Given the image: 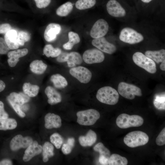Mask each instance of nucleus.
Listing matches in <instances>:
<instances>
[{"mask_svg": "<svg viewBox=\"0 0 165 165\" xmlns=\"http://www.w3.org/2000/svg\"><path fill=\"white\" fill-rule=\"evenodd\" d=\"M132 59L135 64L148 72L151 74L156 72V68L155 62L142 53H135L133 56Z\"/></svg>", "mask_w": 165, "mask_h": 165, "instance_id": "obj_5", "label": "nucleus"}, {"mask_svg": "<svg viewBox=\"0 0 165 165\" xmlns=\"http://www.w3.org/2000/svg\"><path fill=\"white\" fill-rule=\"evenodd\" d=\"M94 149L95 151L98 152L100 156H105L108 159H109L110 156V151L101 142L98 143L95 145L94 147Z\"/></svg>", "mask_w": 165, "mask_h": 165, "instance_id": "obj_35", "label": "nucleus"}, {"mask_svg": "<svg viewBox=\"0 0 165 165\" xmlns=\"http://www.w3.org/2000/svg\"><path fill=\"white\" fill-rule=\"evenodd\" d=\"M92 44L101 51L109 54H113L116 50V46L108 42L104 37L94 38Z\"/></svg>", "mask_w": 165, "mask_h": 165, "instance_id": "obj_12", "label": "nucleus"}, {"mask_svg": "<svg viewBox=\"0 0 165 165\" xmlns=\"http://www.w3.org/2000/svg\"><path fill=\"white\" fill-rule=\"evenodd\" d=\"M96 97L97 99L102 103L114 105L118 102L119 95L116 90L111 87L106 86L98 90Z\"/></svg>", "mask_w": 165, "mask_h": 165, "instance_id": "obj_1", "label": "nucleus"}, {"mask_svg": "<svg viewBox=\"0 0 165 165\" xmlns=\"http://www.w3.org/2000/svg\"><path fill=\"white\" fill-rule=\"evenodd\" d=\"M96 3V0H78L75 3V6L78 9L84 10L92 7Z\"/></svg>", "mask_w": 165, "mask_h": 165, "instance_id": "obj_33", "label": "nucleus"}, {"mask_svg": "<svg viewBox=\"0 0 165 165\" xmlns=\"http://www.w3.org/2000/svg\"><path fill=\"white\" fill-rule=\"evenodd\" d=\"M13 164L12 161L8 159H3L0 160V165H11Z\"/></svg>", "mask_w": 165, "mask_h": 165, "instance_id": "obj_47", "label": "nucleus"}, {"mask_svg": "<svg viewBox=\"0 0 165 165\" xmlns=\"http://www.w3.org/2000/svg\"><path fill=\"white\" fill-rule=\"evenodd\" d=\"M116 122L119 127L125 129L140 126L143 123L144 119L138 115H130L123 113L117 117Z\"/></svg>", "mask_w": 165, "mask_h": 165, "instance_id": "obj_3", "label": "nucleus"}, {"mask_svg": "<svg viewBox=\"0 0 165 165\" xmlns=\"http://www.w3.org/2000/svg\"><path fill=\"white\" fill-rule=\"evenodd\" d=\"M75 140L74 138H69L68 139L67 143L73 147L75 145Z\"/></svg>", "mask_w": 165, "mask_h": 165, "instance_id": "obj_48", "label": "nucleus"}, {"mask_svg": "<svg viewBox=\"0 0 165 165\" xmlns=\"http://www.w3.org/2000/svg\"><path fill=\"white\" fill-rule=\"evenodd\" d=\"M6 87V84L2 80H0V92L3 91Z\"/></svg>", "mask_w": 165, "mask_h": 165, "instance_id": "obj_50", "label": "nucleus"}, {"mask_svg": "<svg viewBox=\"0 0 165 165\" xmlns=\"http://www.w3.org/2000/svg\"><path fill=\"white\" fill-rule=\"evenodd\" d=\"M9 49L5 39L2 37H0V54H6L7 53Z\"/></svg>", "mask_w": 165, "mask_h": 165, "instance_id": "obj_40", "label": "nucleus"}, {"mask_svg": "<svg viewBox=\"0 0 165 165\" xmlns=\"http://www.w3.org/2000/svg\"><path fill=\"white\" fill-rule=\"evenodd\" d=\"M77 122L80 125L90 126L94 125L100 117V114L97 110L90 109L77 112Z\"/></svg>", "mask_w": 165, "mask_h": 165, "instance_id": "obj_4", "label": "nucleus"}, {"mask_svg": "<svg viewBox=\"0 0 165 165\" xmlns=\"http://www.w3.org/2000/svg\"><path fill=\"white\" fill-rule=\"evenodd\" d=\"M42 150L43 161L46 162L48 161L49 158L53 156L54 147L49 142H46L43 145Z\"/></svg>", "mask_w": 165, "mask_h": 165, "instance_id": "obj_29", "label": "nucleus"}, {"mask_svg": "<svg viewBox=\"0 0 165 165\" xmlns=\"http://www.w3.org/2000/svg\"><path fill=\"white\" fill-rule=\"evenodd\" d=\"M39 89L38 86L32 85L29 82L24 83L23 86V90L24 93L29 97H33L38 94Z\"/></svg>", "mask_w": 165, "mask_h": 165, "instance_id": "obj_28", "label": "nucleus"}, {"mask_svg": "<svg viewBox=\"0 0 165 165\" xmlns=\"http://www.w3.org/2000/svg\"><path fill=\"white\" fill-rule=\"evenodd\" d=\"M37 7L39 8H45L50 3L51 0H34Z\"/></svg>", "mask_w": 165, "mask_h": 165, "instance_id": "obj_41", "label": "nucleus"}, {"mask_svg": "<svg viewBox=\"0 0 165 165\" xmlns=\"http://www.w3.org/2000/svg\"><path fill=\"white\" fill-rule=\"evenodd\" d=\"M123 141L128 147L134 148L146 144L149 141V137L144 132L135 131L127 134L124 137Z\"/></svg>", "mask_w": 165, "mask_h": 165, "instance_id": "obj_2", "label": "nucleus"}, {"mask_svg": "<svg viewBox=\"0 0 165 165\" xmlns=\"http://www.w3.org/2000/svg\"><path fill=\"white\" fill-rule=\"evenodd\" d=\"M73 148L70 145L67 143L63 144L61 150L64 154L68 155L71 152Z\"/></svg>", "mask_w": 165, "mask_h": 165, "instance_id": "obj_45", "label": "nucleus"}, {"mask_svg": "<svg viewBox=\"0 0 165 165\" xmlns=\"http://www.w3.org/2000/svg\"><path fill=\"white\" fill-rule=\"evenodd\" d=\"M8 102L19 116L22 118L24 117L25 116V114L24 112L21 110L20 105L10 101Z\"/></svg>", "mask_w": 165, "mask_h": 165, "instance_id": "obj_39", "label": "nucleus"}, {"mask_svg": "<svg viewBox=\"0 0 165 165\" xmlns=\"http://www.w3.org/2000/svg\"><path fill=\"white\" fill-rule=\"evenodd\" d=\"M160 66V69L162 71H165V60H164L161 62Z\"/></svg>", "mask_w": 165, "mask_h": 165, "instance_id": "obj_51", "label": "nucleus"}, {"mask_svg": "<svg viewBox=\"0 0 165 165\" xmlns=\"http://www.w3.org/2000/svg\"><path fill=\"white\" fill-rule=\"evenodd\" d=\"M8 101H10L19 105L20 106L28 102L30 97L24 93H17L13 92L7 97Z\"/></svg>", "mask_w": 165, "mask_h": 165, "instance_id": "obj_19", "label": "nucleus"}, {"mask_svg": "<svg viewBox=\"0 0 165 165\" xmlns=\"http://www.w3.org/2000/svg\"><path fill=\"white\" fill-rule=\"evenodd\" d=\"M9 115L4 108V105L2 101H0V119L8 118Z\"/></svg>", "mask_w": 165, "mask_h": 165, "instance_id": "obj_42", "label": "nucleus"}, {"mask_svg": "<svg viewBox=\"0 0 165 165\" xmlns=\"http://www.w3.org/2000/svg\"><path fill=\"white\" fill-rule=\"evenodd\" d=\"M50 80L54 86L58 89L65 88L68 85V82L65 78L59 74H54L50 77Z\"/></svg>", "mask_w": 165, "mask_h": 165, "instance_id": "obj_24", "label": "nucleus"}, {"mask_svg": "<svg viewBox=\"0 0 165 165\" xmlns=\"http://www.w3.org/2000/svg\"><path fill=\"white\" fill-rule=\"evenodd\" d=\"M45 127L47 129L59 128L61 126V119L60 117L54 113H48L45 116Z\"/></svg>", "mask_w": 165, "mask_h": 165, "instance_id": "obj_17", "label": "nucleus"}, {"mask_svg": "<svg viewBox=\"0 0 165 165\" xmlns=\"http://www.w3.org/2000/svg\"><path fill=\"white\" fill-rule=\"evenodd\" d=\"M118 91L122 97L130 100L134 99L135 96H141L142 95L141 90L139 87L124 82L119 83Z\"/></svg>", "mask_w": 165, "mask_h": 165, "instance_id": "obj_6", "label": "nucleus"}, {"mask_svg": "<svg viewBox=\"0 0 165 165\" xmlns=\"http://www.w3.org/2000/svg\"><path fill=\"white\" fill-rule=\"evenodd\" d=\"M11 27L9 24L5 23L0 24V34H6L11 30Z\"/></svg>", "mask_w": 165, "mask_h": 165, "instance_id": "obj_44", "label": "nucleus"}, {"mask_svg": "<svg viewBox=\"0 0 165 165\" xmlns=\"http://www.w3.org/2000/svg\"><path fill=\"white\" fill-rule=\"evenodd\" d=\"M17 33L13 30H10L5 34L4 39L9 49L15 50L18 49L19 46L17 42Z\"/></svg>", "mask_w": 165, "mask_h": 165, "instance_id": "obj_21", "label": "nucleus"}, {"mask_svg": "<svg viewBox=\"0 0 165 165\" xmlns=\"http://www.w3.org/2000/svg\"><path fill=\"white\" fill-rule=\"evenodd\" d=\"M73 5L70 2H67L59 6L57 9L56 14L61 16L68 15L72 10Z\"/></svg>", "mask_w": 165, "mask_h": 165, "instance_id": "obj_31", "label": "nucleus"}, {"mask_svg": "<svg viewBox=\"0 0 165 165\" xmlns=\"http://www.w3.org/2000/svg\"><path fill=\"white\" fill-rule=\"evenodd\" d=\"M30 35L28 32L21 31L17 33V42L19 46H24L25 42L29 41L30 39Z\"/></svg>", "mask_w": 165, "mask_h": 165, "instance_id": "obj_36", "label": "nucleus"}, {"mask_svg": "<svg viewBox=\"0 0 165 165\" xmlns=\"http://www.w3.org/2000/svg\"><path fill=\"white\" fill-rule=\"evenodd\" d=\"M47 66L42 60H35L30 64V68L31 71L34 73L40 75L43 74L46 71Z\"/></svg>", "mask_w": 165, "mask_h": 165, "instance_id": "obj_23", "label": "nucleus"}, {"mask_svg": "<svg viewBox=\"0 0 165 165\" xmlns=\"http://www.w3.org/2000/svg\"><path fill=\"white\" fill-rule=\"evenodd\" d=\"M97 136L95 132L90 130L85 136H81L79 138L80 145L83 147L90 146L96 141Z\"/></svg>", "mask_w": 165, "mask_h": 165, "instance_id": "obj_20", "label": "nucleus"}, {"mask_svg": "<svg viewBox=\"0 0 165 165\" xmlns=\"http://www.w3.org/2000/svg\"><path fill=\"white\" fill-rule=\"evenodd\" d=\"M156 142L159 146H162L165 144V128H164L157 137Z\"/></svg>", "mask_w": 165, "mask_h": 165, "instance_id": "obj_38", "label": "nucleus"}, {"mask_svg": "<svg viewBox=\"0 0 165 165\" xmlns=\"http://www.w3.org/2000/svg\"><path fill=\"white\" fill-rule=\"evenodd\" d=\"M153 104L155 107L158 109L165 110V93L156 95L153 101Z\"/></svg>", "mask_w": 165, "mask_h": 165, "instance_id": "obj_34", "label": "nucleus"}, {"mask_svg": "<svg viewBox=\"0 0 165 165\" xmlns=\"http://www.w3.org/2000/svg\"><path fill=\"white\" fill-rule=\"evenodd\" d=\"M42 150V146L39 145L37 141H33L25 150L23 160L25 162L29 161L34 156L40 153Z\"/></svg>", "mask_w": 165, "mask_h": 165, "instance_id": "obj_14", "label": "nucleus"}, {"mask_svg": "<svg viewBox=\"0 0 165 165\" xmlns=\"http://www.w3.org/2000/svg\"><path fill=\"white\" fill-rule=\"evenodd\" d=\"M70 74L80 82L87 83L90 80L92 74L90 71L85 67L79 66L71 68Z\"/></svg>", "mask_w": 165, "mask_h": 165, "instance_id": "obj_8", "label": "nucleus"}, {"mask_svg": "<svg viewBox=\"0 0 165 165\" xmlns=\"http://www.w3.org/2000/svg\"><path fill=\"white\" fill-rule=\"evenodd\" d=\"M69 41L63 45L64 48L67 50H70L74 46L78 43L80 41L79 35L73 31H70L68 33Z\"/></svg>", "mask_w": 165, "mask_h": 165, "instance_id": "obj_27", "label": "nucleus"}, {"mask_svg": "<svg viewBox=\"0 0 165 165\" xmlns=\"http://www.w3.org/2000/svg\"><path fill=\"white\" fill-rule=\"evenodd\" d=\"M20 108L21 110L23 112H26L29 109V106L27 104H24L20 106Z\"/></svg>", "mask_w": 165, "mask_h": 165, "instance_id": "obj_49", "label": "nucleus"}, {"mask_svg": "<svg viewBox=\"0 0 165 165\" xmlns=\"http://www.w3.org/2000/svg\"><path fill=\"white\" fill-rule=\"evenodd\" d=\"M105 58L104 53L97 49L86 50L83 53L82 56L84 61L89 64L101 63L104 61Z\"/></svg>", "mask_w": 165, "mask_h": 165, "instance_id": "obj_9", "label": "nucleus"}, {"mask_svg": "<svg viewBox=\"0 0 165 165\" xmlns=\"http://www.w3.org/2000/svg\"><path fill=\"white\" fill-rule=\"evenodd\" d=\"M108 28V24L106 20L99 19L93 25L90 31V35L94 39L104 37L107 33Z\"/></svg>", "mask_w": 165, "mask_h": 165, "instance_id": "obj_10", "label": "nucleus"}, {"mask_svg": "<svg viewBox=\"0 0 165 165\" xmlns=\"http://www.w3.org/2000/svg\"><path fill=\"white\" fill-rule=\"evenodd\" d=\"M61 50L59 48H54L50 44L46 45L44 48L43 52L47 57H57L61 52Z\"/></svg>", "mask_w": 165, "mask_h": 165, "instance_id": "obj_32", "label": "nucleus"}, {"mask_svg": "<svg viewBox=\"0 0 165 165\" xmlns=\"http://www.w3.org/2000/svg\"><path fill=\"white\" fill-rule=\"evenodd\" d=\"M32 139L30 137H23L20 134L14 136L9 143V147L13 151H16L20 148H26L32 142Z\"/></svg>", "mask_w": 165, "mask_h": 165, "instance_id": "obj_11", "label": "nucleus"}, {"mask_svg": "<svg viewBox=\"0 0 165 165\" xmlns=\"http://www.w3.org/2000/svg\"><path fill=\"white\" fill-rule=\"evenodd\" d=\"M69 53L66 52H62L57 58L56 60L59 62H64L68 61Z\"/></svg>", "mask_w": 165, "mask_h": 165, "instance_id": "obj_43", "label": "nucleus"}, {"mask_svg": "<svg viewBox=\"0 0 165 165\" xmlns=\"http://www.w3.org/2000/svg\"><path fill=\"white\" fill-rule=\"evenodd\" d=\"M45 92L48 98V102L51 105L60 102L62 97L60 94L53 87L49 86L45 89Z\"/></svg>", "mask_w": 165, "mask_h": 165, "instance_id": "obj_18", "label": "nucleus"}, {"mask_svg": "<svg viewBox=\"0 0 165 165\" xmlns=\"http://www.w3.org/2000/svg\"><path fill=\"white\" fill-rule=\"evenodd\" d=\"M145 54L146 56L157 63L165 60V50L163 49L157 51L148 50L145 52Z\"/></svg>", "mask_w": 165, "mask_h": 165, "instance_id": "obj_22", "label": "nucleus"}, {"mask_svg": "<svg viewBox=\"0 0 165 165\" xmlns=\"http://www.w3.org/2000/svg\"><path fill=\"white\" fill-rule=\"evenodd\" d=\"M142 2L145 3H149L152 0H141Z\"/></svg>", "mask_w": 165, "mask_h": 165, "instance_id": "obj_52", "label": "nucleus"}, {"mask_svg": "<svg viewBox=\"0 0 165 165\" xmlns=\"http://www.w3.org/2000/svg\"><path fill=\"white\" fill-rule=\"evenodd\" d=\"M28 53L26 48L11 51L8 53V59L7 62L9 65L12 67L15 66L19 61V58L26 55Z\"/></svg>", "mask_w": 165, "mask_h": 165, "instance_id": "obj_16", "label": "nucleus"}, {"mask_svg": "<svg viewBox=\"0 0 165 165\" xmlns=\"http://www.w3.org/2000/svg\"><path fill=\"white\" fill-rule=\"evenodd\" d=\"M51 142L57 149L60 148L63 142L61 136L58 133H55L51 135L50 137Z\"/></svg>", "mask_w": 165, "mask_h": 165, "instance_id": "obj_37", "label": "nucleus"}, {"mask_svg": "<svg viewBox=\"0 0 165 165\" xmlns=\"http://www.w3.org/2000/svg\"><path fill=\"white\" fill-rule=\"evenodd\" d=\"M109 159L101 156H99V163L101 165H108V161Z\"/></svg>", "mask_w": 165, "mask_h": 165, "instance_id": "obj_46", "label": "nucleus"}, {"mask_svg": "<svg viewBox=\"0 0 165 165\" xmlns=\"http://www.w3.org/2000/svg\"><path fill=\"white\" fill-rule=\"evenodd\" d=\"M107 12L111 16L117 17L125 16L126 12L120 4L116 0H110L106 4Z\"/></svg>", "mask_w": 165, "mask_h": 165, "instance_id": "obj_13", "label": "nucleus"}, {"mask_svg": "<svg viewBox=\"0 0 165 165\" xmlns=\"http://www.w3.org/2000/svg\"><path fill=\"white\" fill-rule=\"evenodd\" d=\"M82 61V58L79 53L76 52H72L69 53L67 62L68 67H72L76 65L81 64Z\"/></svg>", "mask_w": 165, "mask_h": 165, "instance_id": "obj_26", "label": "nucleus"}, {"mask_svg": "<svg viewBox=\"0 0 165 165\" xmlns=\"http://www.w3.org/2000/svg\"><path fill=\"white\" fill-rule=\"evenodd\" d=\"M17 125L16 121L12 118L0 119V131H6L15 129Z\"/></svg>", "mask_w": 165, "mask_h": 165, "instance_id": "obj_25", "label": "nucleus"}, {"mask_svg": "<svg viewBox=\"0 0 165 165\" xmlns=\"http://www.w3.org/2000/svg\"><path fill=\"white\" fill-rule=\"evenodd\" d=\"M121 41L130 44L139 43L144 39V37L141 33L130 28H123L121 31L119 36Z\"/></svg>", "mask_w": 165, "mask_h": 165, "instance_id": "obj_7", "label": "nucleus"}, {"mask_svg": "<svg viewBox=\"0 0 165 165\" xmlns=\"http://www.w3.org/2000/svg\"><path fill=\"white\" fill-rule=\"evenodd\" d=\"M61 28L57 24L51 23L46 27L44 32V38L47 42H50L56 39L57 35L61 32Z\"/></svg>", "mask_w": 165, "mask_h": 165, "instance_id": "obj_15", "label": "nucleus"}, {"mask_svg": "<svg viewBox=\"0 0 165 165\" xmlns=\"http://www.w3.org/2000/svg\"><path fill=\"white\" fill-rule=\"evenodd\" d=\"M128 163L127 159L116 154H113L110 156L108 160L109 165H127Z\"/></svg>", "mask_w": 165, "mask_h": 165, "instance_id": "obj_30", "label": "nucleus"}]
</instances>
